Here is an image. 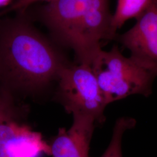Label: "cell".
Masks as SVG:
<instances>
[{"label":"cell","mask_w":157,"mask_h":157,"mask_svg":"<svg viewBox=\"0 0 157 157\" xmlns=\"http://www.w3.org/2000/svg\"><path fill=\"white\" fill-rule=\"evenodd\" d=\"M154 0H118L115 13L112 15V25L117 32L129 19H137L146 11Z\"/></svg>","instance_id":"ba28073f"},{"label":"cell","mask_w":157,"mask_h":157,"mask_svg":"<svg viewBox=\"0 0 157 157\" xmlns=\"http://www.w3.org/2000/svg\"><path fill=\"white\" fill-rule=\"evenodd\" d=\"M27 9L0 17V87L17 97L35 94L54 83L67 62L32 23Z\"/></svg>","instance_id":"6da1fadb"},{"label":"cell","mask_w":157,"mask_h":157,"mask_svg":"<svg viewBox=\"0 0 157 157\" xmlns=\"http://www.w3.org/2000/svg\"><path fill=\"white\" fill-rule=\"evenodd\" d=\"M25 118V108L17 97L0 87V157L50 155V145Z\"/></svg>","instance_id":"5b68a950"},{"label":"cell","mask_w":157,"mask_h":157,"mask_svg":"<svg viewBox=\"0 0 157 157\" xmlns=\"http://www.w3.org/2000/svg\"><path fill=\"white\" fill-rule=\"evenodd\" d=\"M11 0H0V7L9 5Z\"/></svg>","instance_id":"8fae6325"},{"label":"cell","mask_w":157,"mask_h":157,"mask_svg":"<svg viewBox=\"0 0 157 157\" xmlns=\"http://www.w3.org/2000/svg\"><path fill=\"white\" fill-rule=\"evenodd\" d=\"M135 25L115 40L129 51L130 56L157 70V0L140 17Z\"/></svg>","instance_id":"8992f818"},{"label":"cell","mask_w":157,"mask_h":157,"mask_svg":"<svg viewBox=\"0 0 157 157\" xmlns=\"http://www.w3.org/2000/svg\"><path fill=\"white\" fill-rule=\"evenodd\" d=\"M73 118L71 128H59L50 144L52 157H89L96 124L90 118L80 116H73Z\"/></svg>","instance_id":"52a82bcc"},{"label":"cell","mask_w":157,"mask_h":157,"mask_svg":"<svg viewBox=\"0 0 157 157\" xmlns=\"http://www.w3.org/2000/svg\"><path fill=\"white\" fill-rule=\"evenodd\" d=\"M51 1L52 0H15V1L11 3L10 6H8L2 11L0 12V17L6 15L12 12L26 10L33 4L39 1H45L48 2Z\"/></svg>","instance_id":"30bf717a"},{"label":"cell","mask_w":157,"mask_h":157,"mask_svg":"<svg viewBox=\"0 0 157 157\" xmlns=\"http://www.w3.org/2000/svg\"><path fill=\"white\" fill-rule=\"evenodd\" d=\"M56 83V99L68 113L90 118L97 126L104 124L108 104L90 65L68 63L60 72Z\"/></svg>","instance_id":"277c9868"},{"label":"cell","mask_w":157,"mask_h":157,"mask_svg":"<svg viewBox=\"0 0 157 157\" xmlns=\"http://www.w3.org/2000/svg\"><path fill=\"white\" fill-rule=\"evenodd\" d=\"M90 67L108 105L131 95L149 97L157 77V70L124 56L118 45L102 49Z\"/></svg>","instance_id":"3957f363"},{"label":"cell","mask_w":157,"mask_h":157,"mask_svg":"<svg viewBox=\"0 0 157 157\" xmlns=\"http://www.w3.org/2000/svg\"><path fill=\"white\" fill-rule=\"evenodd\" d=\"M37 13L54 39L73 51L78 63L90 66L102 44L118 34L109 0H52Z\"/></svg>","instance_id":"7a4b0ae2"},{"label":"cell","mask_w":157,"mask_h":157,"mask_svg":"<svg viewBox=\"0 0 157 157\" xmlns=\"http://www.w3.org/2000/svg\"><path fill=\"white\" fill-rule=\"evenodd\" d=\"M136 124L134 118L123 117L117 120L112 133L111 140L105 151L101 157H123L122 141L124 133L133 129Z\"/></svg>","instance_id":"9c48e42d"}]
</instances>
